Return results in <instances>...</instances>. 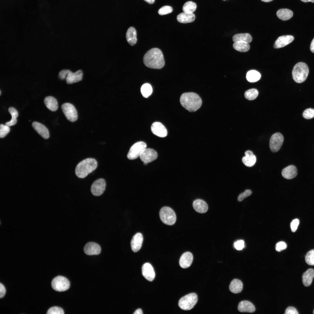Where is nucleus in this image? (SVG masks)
I'll return each instance as SVG.
<instances>
[{"label":"nucleus","mask_w":314,"mask_h":314,"mask_svg":"<svg viewBox=\"0 0 314 314\" xmlns=\"http://www.w3.org/2000/svg\"><path fill=\"white\" fill-rule=\"evenodd\" d=\"M51 286L54 290L58 292H63L67 290L70 287V283L65 277L58 276L52 280Z\"/></svg>","instance_id":"nucleus-7"},{"label":"nucleus","mask_w":314,"mask_h":314,"mask_svg":"<svg viewBox=\"0 0 314 314\" xmlns=\"http://www.w3.org/2000/svg\"><path fill=\"white\" fill-rule=\"evenodd\" d=\"M197 300L196 294L194 293H190L181 298L179 301L178 305L182 310H190L193 308Z\"/></svg>","instance_id":"nucleus-5"},{"label":"nucleus","mask_w":314,"mask_h":314,"mask_svg":"<svg viewBox=\"0 0 314 314\" xmlns=\"http://www.w3.org/2000/svg\"><path fill=\"white\" fill-rule=\"evenodd\" d=\"M68 69H64L61 70L59 73L58 77L62 80H64L66 78Z\"/></svg>","instance_id":"nucleus-48"},{"label":"nucleus","mask_w":314,"mask_h":314,"mask_svg":"<svg viewBox=\"0 0 314 314\" xmlns=\"http://www.w3.org/2000/svg\"><path fill=\"white\" fill-rule=\"evenodd\" d=\"M309 72L308 67L306 63L299 62L293 68L292 72V78L296 82L301 83L306 79Z\"/></svg>","instance_id":"nucleus-4"},{"label":"nucleus","mask_w":314,"mask_h":314,"mask_svg":"<svg viewBox=\"0 0 314 314\" xmlns=\"http://www.w3.org/2000/svg\"><path fill=\"white\" fill-rule=\"evenodd\" d=\"M301 1L304 2H311L312 3H314V0H300Z\"/></svg>","instance_id":"nucleus-53"},{"label":"nucleus","mask_w":314,"mask_h":314,"mask_svg":"<svg viewBox=\"0 0 314 314\" xmlns=\"http://www.w3.org/2000/svg\"><path fill=\"white\" fill-rule=\"evenodd\" d=\"M106 186L105 180L102 178L98 179L92 184L91 188V192L95 196H99L104 192Z\"/></svg>","instance_id":"nucleus-11"},{"label":"nucleus","mask_w":314,"mask_h":314,"mask_svg":"<svg viewBox=\"0 0 314 314\" xmlns=\"http://www.w3.org/2000/svg\"><path fill=\"white\" fill-rule=\"evenodd\" d=\"M310 49L311 51L314 53V38L311 43Z\"/></svg>","instance_id":"nucleus-50"},{"label":"nucleus","mask_w":314,"mask_h":314,"mask_svg":"<svg viewBox=\"0 0 314 314\" xmlns=\"http://www.w3.org/2000/svg\"><path fill=\"white\" fill-rule=\"evenodd\" d=\"M306 263L310 265H314V249L307 252L305 257Z\"/></svg>","instance_id":"nucleus-38"},{"label":"nucleus","mask_w":314,"mask_h":314,"mask_svg":"<svg viewBox=\"0 0 314 314\" xmlns=\"http://www.w3.org/2000/svg\"><path fill=\"white\" fill-rule=\"evenodd\" d=\"M181 105L190 112H195L201 107L202 100L197 94L192 92L183 93L180 98Z\"/></svg>","instance_id":"nucleus-2"},{"label":"nucleus","mask_w":314,"mask_h":314,"mask_svg":"<svg viewBox=\"0 0 314 314\" xmlns=\"http://www.w3.org/2000/svg\"><path fill=\"white\" fill-rule=\"evenodd\" d=\"M61 108L65 116L69 121L73 122L77 120V111L73 105L69 103H65L62 105Z\"/></svg>","instance_id":"nucleus-9"},{"label":"nucleus","mask_w":314,"mask_h":314,"mask_svg":"<svg viewBox=\"0 0 314 314\" xmlns=\"http://www.w3.org/2000/svg\"><path fill=\"white\" fill-rule=\"evenodd\" d=\"M47 314H64V312L62 308L58 306L50 308L47 311Z\"/></svg>","instance_id":"nucleus-40"},{"label":"nucleus","mask_w":314,"mask_h":314,"mask_svg":"<svg viewBox=\"0 0 314 314\" xmlns=\"http://www.w3.org/2000/svg\"><path fill=\"white\" fill-rule=\"evenodd\" d=\"M142 273L143 276L150 281H153L155 277V274L154 268L149 263H146L143 265Z\"/></svg>","instance_id":"nucleus-16"},{"label":"nucleus","mask_w":314,"mask_h":314,"mask_svg":"<svg viewBox=\"0 0 314 314\" xmlns=\"http://www.w3.org/2000/svg\"><path fill=\"white\" fill-rule=\"evenodd\" d=\"M159 215L162 222L167 225H172L176 220V216L174 212L168 207L162 208L160 210Z\"/></svg>","instance_id":"nucleus-6"},{"label":"nucleus","mask_w":314,"mask_h":314,"mask_svg":"<svg viewBox=\"0 0 314 314\" xmlns=\"http://www.w3.org/2000/svg\"><path fill=\"white\" fill-rule=\"evenodd\" d=\"M143 61L146 66L152 69H161L165 64L162 52L157 48H152L147 51L144 56Z\"/></svg>","instance_id":"nucleus-1"},{"label":"nucleus","mask_w":314,"mask_h":314,"mask_svg":"<svg viewBox=\"0 0 314 314\" xmlns=\"http://www.w3.org/2000/svg\"><path fill=\"white\" fill-rule=\"evenodd\" d=\"M141 92L144 97H148L151 95L152 92L151 85L149 83L144 84L141 88Z\"/></svg>","instance_id":"nucleus-36"},{"label":"nucleus","mask_w":314,"mask_h":314,"mask_svg":"<svg viewBox=\"0 0 314 314\" xmlns=\"http://www.w3.org/2000/svg\"><path fill=\"white\" fill-rule=\"evenodd\" d=\"M284 140L282 135L279 133H276L272 135L270 139V148L273 152L278 151L281 147Z\"/></svg>","instance_id":"nucleus-10"},{"label":"nucleus","mask_w":314,"mask_h":314,"mask_svg":"<svg viewBox=\"0 0 314 314\" xmlns=\"http://www.w3.org/2000/svg\"><path fill=\"white\" fill-rule=\"evenodd\" d=\"M287 245L283 242H280L277 243L275 246L276 250L278 251H281L286 249Z\"/></svg>","instance_id":"nucleus-45"},{"label":"nucleus","mask_w":314,"mask_h":314,"mask_svg":"<svg viewBox=\"0 0 314 314\" xmlns=\"http://www.w3.org/2000/svg\"><path fill=\"white\" fill-rule=\"evenodd\" d=\"M234 42L237 41H242L249 43L252 40L251 35L248 33H238L235 35L232 38Z\"/></svg>","instance_id":"nucleus-31"},{"label":"nucleus","mask_w":314,"mask_h":314,"mask_svg":"<svg viewBox=\"0 0 314 314\" xmlns=\"http://www.w3.org/2000/svg\"><path fill=\"white\" fill-rule=\"evenodd\" d=\"M83 76V73L81 70H78L73 72L68 69L65 78L66 82L68 84H72L78 82L82 80Z\"/></svg>","instance_id":"nucleus-13"},{"label":"nucleus","mask_w":314,"mask_h":314,"mask_svg":"<svg viewBox=\"0 0 314 314\" xmlns=\"http://www.w3.org/2000/svg\"><path fill=\"white\" fill-rule=\"evenodd\" d=\"M243 284L242 281L237 279H233L231 282L229 289L232 292L237 294L240 292L242 290Z\"/></svg>","instance_id":"nucleus-29"},{"label":"nucleus","mask_w":314,"mask_h":314,"mask_svg":"<svg viewBox=\"0 0 314 314\" xmlns=\"http://www.w3.org/2000/svg\"><path fill=\"white\" fill-rule=\"evenodd\" d=\"M143 240V236L141 233H138L134 235L131 242V247L133 251L136 252L140 249Z\"/></svg>","instance_id":"nucleus-17"},{"label":"nucleus","mask_w":314,"mask_h":314,"mask_svg":"<svg viewBox=\"0 0 314 314\" xmlns=\"http://www.w3.org/2000/svg\"><path fill=\"white\" fill-rule=\"evenodd\" d=\"M299 221L298 219L293 220L290 223V228L292 232H295L297 229Z\"/></svg>","instance_id":"nucleus-44"},{"label":"nucleus","mask_w":314,"mask_h":314,"mask_svg":"<svg viewBox=\"0 0 314 314\" xmlns=\"http://www.w3.org/2000/svg\"><path fill=\"white\" fill-rule=\"evenodd\" d=\"M0 95H1V90H0Z\"/></svg>","instance_id":"nucleus-56"},{"label":"nucleus","mask_w":314,"mask_h":314,"mask_svg":"<svg viewBox=\"0 0 314 314\" xmlns=\"http://www.w3.org/2000/svg\"><path fill=\"white\" fill-rule=\"evenodd\" d=\"M193 206L197 212L200 213H206L208 208V205L206 202L200 199H197L194 201Z\"/></svg>","instance_id":"nucleus-24"},{"label":"nucleus","mask_w":314,"mask_h":314,"mask_svg":"<svg viewBox=\"0 0 314 314\" xmlns=\"http://www.w3.org/2000/svg\"><path fill=\"white\" fill-rule=\"evenodd\" d=\"M234 246L238 250H241L244 247V242L242 240H238L234 243Z\"/></svg>","instance_id":"nucleus-46"},{"label":"nucleus","mask_w":314,"mask_h":314,"mask_svg":"<svg viewBox=\"0 0 314 314\" xmlns=\"http://www.w3.org/2000/svg\"><path fill=\"white\" fill-rule=\"evenodd\" d=\"M149 4H153L155 1V0H144Z\"/></svg>","instance_id":"nucleus-52"},{"label":"nucleus","mask_w":314,"mask_h":314,"mask_svg":"<svg viewBox=\"0 0 314 314\" xmlns=\"http://www.w3.org/2000/svg\"><path fill=\"white\" fill-rule=\"evenodd\" d=\"M142 311L140 308L137 309L133 313L134 314H142Z\"/></svg>","instance_id":"nucleus-51"},{"label":"nucleus","mask_w":314,"mask_h":314,"mask_svg":"<svg viewBox=\"0 0 314 314\" xmlns=\"http://www.w3.org/2000/svg\"><path fill=\"white\" fill-rule=\"evenodd\" d=\"M158 154L156 151L152 149L147 148L144 150L140 156V159L145 165L156 160Z\"/></svg>","instance_id":"nucleus-12"},{"label":"nucleus","mask_w":314,"mask_h":314,"mask_svg":"<svg viewBox=\"0 0 314 314\" xmlns=\"http://www.w3.org/2000/svg\"><path fill=\"white\" fill-rule=\"evenodd\" d=\"M238 309L241 312L253 313L255 311L256 309L251 302L247 301H243L239 303Z\"/></svg>","instance_id":"nucleus-23"},{"label":"nucleus","mask_w":314,"mask_h":314,"mask_svg":"<svg viewBox=\"0 0 314 314\" xmlns=\"http://www.w3.org/2000/svg\"><path fill=\"white\" fill-rule=\"evenodd\" d=\"M285 314H298L296 309L294 307L290 306L288 307L285 311Z\"/></svg>","instance_id":"nucleus-47"},{"label":"nucleus","mask_w":314,"mask_h":314,"mask_svg":"<svg viewBox=\"0 0 314 314\" xmlns=\"http://www.w3.org/2000/svg\"><path fill=\"white\" fill-rule=\"evenodd\" d=\"M276 14L279 19L282 20L286 21L290 19L292 17L293 13L289 9L283 8L278 10Z\"/></svg>","instance_id":"nucleus-30"},{"label":"nucleus","mask_w":314,"mask_h":314,"mask_svg":"<svg viewBox=\"0 0 314 314\" xmlns=\"http://www.w3.org/2000/svg\"><path fill=\"white\" fill-rule=\"evenodd\" d=\"M314 277V270L312 268L308 269L304 272L302 276V280L304 285L306 287L310 286Z\"/></svg>","instance_id":"nucleus-25"},{"label":"nucleus","mask_w":314,"mask_h":314,"mask_svg":"<svg viewBox=\"0 0 314 314\" xmlns=\"http://www.w3.org/2000/svg\"><path fill=\"white\" fill-rule=\"evenodd\" d=\"M146 147L147 145L143 142L135 143L130 148L127 155L128 158L130 160H133L138 158L140 156Z\"/></svg>","instance_id":"nucleus-8"},{"label":"nucleus","mask_w":314,"mask_h":314,"mask_svg":"<svg viewBox=\"0 0 314 314\" xmlns=\"http://www.w3.org/2000/svg\"><path fill=\"white\" fill-rule=\"evenodd\" d=\"M193 260L192 254L189 252L184 253L181 256L179 261L180 267L183 268L189 267L192 264Z\"/></svg>","instance_id":"nucleus-19"},{"label":"nucleus","mask_w":314,"mask_h":314,"mask_svg":"<svg viewBox=\"0 0 314 314\" xmlns=\"http://www.w3.org/2000/svg\"><path fill=\"white\" fill-rule=\"evenodd\" d=\"M273 0H261L263 1L264 2H269L272 1Z\"/></svg>","instance_id":"nucleus-54"},{"label":"nucleus","mask_w":314,"mask_h":314,"mask_svg":"<svg viewBox=\"0 0 314 314\" xmlns=\"http://www.w3.org/2000/svg\"><path fill=\"white\" fill-rule=\"evenodd\" d=\"M151 129L153 134L160 137H164L167 135V130L165 126L161 123L155 122L151 126Z\"/></svg>","instance_id":"nucleus-14"},{"label":"nucleus","mask_w":314,"mask_h":314,"mask_svg":"<svg viewBox=\"0 0 314 314\" xmlns=\"http://www.w3.org/2000/svg\"><path fill=\"white\" fill-rule=\"evenodd\" d=\"M85 253L88 255H98L101 251V248L98 244L94 242L87 243L84 247Z\"/></svg>","instance_id":"nucleus-15"},{"label":"nucleus","mask_w":314,"mask_h":314,"mask_svg":"<svg viewBox=\"0 0 314 314\" xmlns=\"http://www.w3.org/2000/svg\"><path fill=\"white\" fill-rule=\"evenodd\" d=\"M233 48L237 51L241 52H246L250 49L249 43L242 41H237L233 44Z\"/></svg>","instance_id":"nucleus-33"},{"label":"nucleus","mask_w":314,"mask_h":314,"mask_svg":"<svg viewBox=\"0 0 314 314\" xmlns=\"http://www.w3.org/2000/svg\"><path fill=\"white\" fill-rule=\"evenodd\" d=\"M246 77L249 82L253 83L258 81L261 77L260 73L256 70H250L247 73Z\"/></svg>","instance_id":"nucleus-32"},{"label":"nucleus","mask_w":314,"mask_h":314,"mask_svg":"<svg viewBox=\"0 0 314 314\" xmlns=\"http://www.w3.org/2000/svg\"><path fill=\"white\" fill-rule=\"evenodd\" d=\"M9 126L6 125L1 124L0 125V137H4L10 132Z\"/></svg>","instance_id":"nucleus-39"},{"label":"nucleus","mask_w":314,"mask_h":314,"mask_svg":"<svg viewBox=\"0 0 314 314\" xmlns=\"http://www.w3.org/2000/svg\"><path fill=\"white\" fill-rule=\"evenodd\" d=\"M46 107L52 111H56L58 108V104L56 99L52 96L46 97L44 100Z\"/></svg>","instance_id":"nucleus-28"},{"label":"nucleus","mask_w":314,"mask_h":314,"mask_svg":"<svg viewBox=\"0 0 314 314\" xmlns=\"http://www.w3.org/2000/svg\"><path fill=\"white\" fill-rule=\"evenodd\" d=\"M294 39V37L291 35H285L279 37L275 41L274 47L278 49L283 47L291 43Z\"/></svg>","instance_id":"nucleus-18"},{"label":"nucleus","mask_w":314,"mask_h":314,"mask_svg":"<svg viewBox=\"0 0 314 314\" xmlns=\"http://www.w3.org/2000/svg\"><path fill=\"white\" fill-rule=\"evenodd\" d=\"M8 111L12 116V118L9 122L6 123V125L9 126L15 125L17 122V118L18 116L17 110L14 108L10 107L8 108Z\"/></svg>","instance_id":"nucleus-34"},{"label":"nucleus","mask_w":314,"mask_h":314,"mask_svg":"<svg viewBox=\"0 0 314 314\" xmlns=\"http://www.w3.org/2000/svg\"><path fill=\"white\" fill-rule=\"evenodd\" d=\"M197 5L195 3L191 1L186 2L183 7L184 12L187 13H192L196 10Z\"/></svg>","instance_id":"nucleus-35"},{"label":"nucleus","mask_w":314,"mask_h":314,"mask_svg":"<svg viewBox=\"0 0 314 314\" xmlns=\"http://www.w3.org/2000/svg\"><path fill=\"white\" fill-rule=\"evenodd\" d=\"M297 174L296 167L293 165H290L284 168L281 172L282 175L284 178L290 179L295 177Z\"/></svg>","instance_id":"nucleus-21"},{"label":"nucleus","mask_w":314,"mask_h":314,"mask_svg":"<svg viewBox=\"0 0 314 314\" xmlns=\"http://www.w3.org/2000/svg\"><path fill=\"white\" fill-rule=\"evenodd\" d=\"M251 193L252 192L250 190H246L244 192L239 195L238 198V201H242L245 198L250 196Z\"/></svg>","instance_id":"nucleus-43"},{"label":"nucleus","mask_w":314,"mask_h":314,"mask_svg":"<svg viewBox=\"0 0 314 314\" xmlns=\"http://www.w3.org/2000/svg\"><path fill=\"white\" fill-rule=\"evenodd\" d=\"M97 166V162L95 159H85L77 165L75 170L76 174L80 178H84L95 170Z\"/></svg>","instance_id":"nucleus-3"},{"label":"nucleus","mask_w":314,"mask_h":314,"mask_svg":"<svg viewBox=\"0 0 314 314\" xmlns=\"http://www.w3.org/2000/svg\"><path fill=\"white\" fill-rule=\"evenodd\" d=\"M313 314H314V310H313Z\"/></svg>","instance_id":"nucleus-55"},{"label":"nucleus","mask_w":314,"mask_h":314,"mask_svg":"<svg viewBox=\"0 0 314 314\" xmlns=\"http://www.w3.org/2000/svg\"><path fill=\"white\" fill-rule=\"evenodd\" d=\"M245 156L242 158V161L246 166L251 167L253 166L256 161V156L250 150L246 151L245 152Z\"/></svg>","instance_id":"nucleus-22"},{"label":"nucleus","mask_w":314,"mask_h":314,"mask_svg":"<svg viewBox=\"0 0 314 314\" xmlns=\"http://www.w3.org/2000/svg\"><path fill=\"white\" fill-rule=\"evenodd\" d=\"M135 29L132 27H129L126 33V37L127 42L130 45L133 46L135 44L137 41Z\"/></svg>","instance_id":"nucleus-27"},{"label":"nucleus","mask_w":314,"mask_h":314,"mask_svg":"<svg viewBox=\"0 0 314 314\" xmlns=\"http://www.w3.org/2000/svg\"><path fill=\"white\" fill-rule=\"evenodd\" d=\"M172 8L169 6H165L160 8L158 11V14L160 15H164L171 13L172 11Z\"/></svg>","instance_id":"nucleus-42"},{"label":"nucleus","mask_w":314,"mask_h":314,"mask_svg":"<svg viewBox=\"0 0 314 314\" xmlns=\"http://www.w3.org/2000/svg\"><path fill=\"white\" fill-rule=\"evenodd\" d=\"M195 19V16L192 13H182L178 15L177 17V21L182 23H187L193 22Z\"/></svg>","instance_id":"nucleus-26"},{"label":"nucleus","mask_w":314,"mask_h":314,"mask_svg":"<svg viewBox=\"0 0 314 314\" xmlns=\"http://www.w3.org/2000/svg\"><path fill=\"white\" fill-rule=\"evenodd\" d=\"M303 117L307 119H312L314 117V109L309 108L306 109L302 114Z\"/></svg>","instance_id":"nucleus-41"},{"label":"nucleus","mask_w":314,"mask_h":314,"mask_svg":"<svg viewBox=\"0 0 314 314\" xmlns=\"http://www.w3.org/2000/svg\"><path fill=\"white\" fill-rule=\"evenodd\" d=\"M32 126L35 131L43 138L47 139L49 137L48 129L43 125L39 122H34Z\"/></svg>","instance_id":"nucleus-20"},{"label":"nucleus","mask_w":314,"mask_h":314,"mask_svg":"<svg viewBox=\"0 0 314 314\" xmlns=\"http://www.w3.org/2000/svg\"><path fill=\"white\" fill-rule=\"evenodd\" d=\"M6 292V289L3 284L0 283V298L3 297L5 295Z\"/></svg>","instance_id":"nucleus-49"},{"label":"nucleus","mask_w":314,"mask_h":314,"mask_svg":"<svg viewBox=\"0 0 314 314\" xmlns=\"http://www.w3.org/2000/svg\"><path fill=\"white\" fill-rule=\"evenodd\" d=\"M258 90L254 88L249 89L246 91L245 93V97L249 100H253L258 96Z\"/></svg>","instance_id":"nucleus-37"}]
</instances>
